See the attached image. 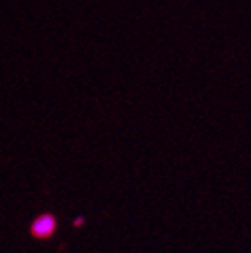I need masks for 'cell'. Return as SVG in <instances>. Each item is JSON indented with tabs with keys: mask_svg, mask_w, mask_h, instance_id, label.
<instances>
[{
	"mask_svg": "<svg viewBox=\"0 0 251 253\" xmlns=\"http://www.w3.org/2000/svg\"><path fill=\"white\" fill-rule=\"evenodd\" d=\"M55 230V220L49 214H42L41 218H37L32 225V232L37 237H46Z\"/></svg>",
	"mask_w": 251,
	"mask_h": 253,
	"instance_id": "1",
	"label": "cell"
}]
</instances>
